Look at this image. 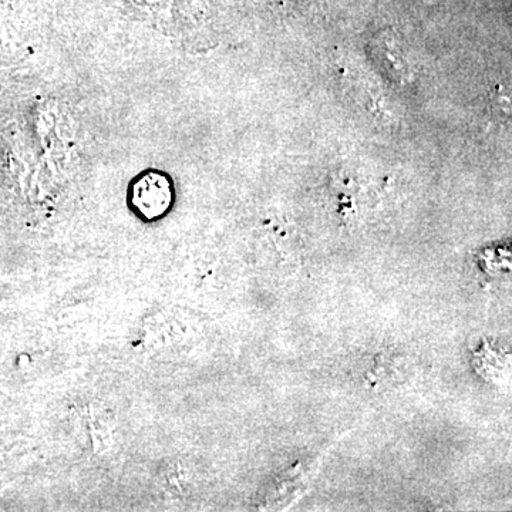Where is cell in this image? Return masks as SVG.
I'll return each instance as SVG.
<instances>
[{
  "instance_id": "cell-1",
  "label": "cell",
  "mask_w": 512,
  "mask_h": 512,
  "mask_svg": "<svg viewBox=\"0 0 512 512\" xmlns=\"http://www.w3.org/2000/svg\"><path fill=\"white\" fill-rule=\"evenodd\" d=\"M134 210L147 221L163 217L173 202V188L164 174L148 173L138 178L131 194Z\"/></svg>"
}]
</instances>
